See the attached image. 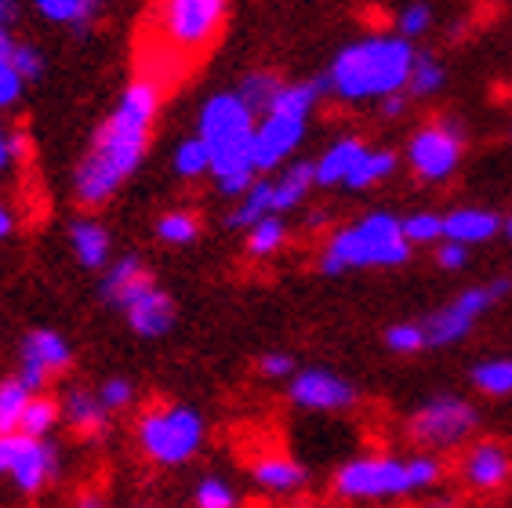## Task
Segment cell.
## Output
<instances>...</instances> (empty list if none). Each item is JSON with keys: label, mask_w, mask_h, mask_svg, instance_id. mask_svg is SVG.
<instances>
[{"label": "cell", "mask_w": 512, "mask_h": 508, "mask_svg": "<svg viewBox=\"0 0 512 508\" xmlns=\"http://www.w3.org/2000/svg\"><path fill=\"white\" fill-rule=\"evenodd\" d=\"M160 109V84L149 77H138L124 98L117 102L113 117L99 127L95 146L77 167V196L80 204H102L113 196V189L142 164L149 142V127Z\"/></svg>", "instance_id": "obj_1"}, {"label": "cell", "mask_w": 512, "mask_h": 508, "mask_svg": "<svg viewBox=\"0 0 512 508\" xmlns=\"http://www.w3.org/2000/svg\"><path fill=\"white\" fill-rule=\"evenodd\" d=\"M414 51L407 40L400 37H375L364 44L345 48L335 59L327 84L342 98H371V95H389L400 91L404 80L411 77Z\"/></svg>", "instance_id": "obj_2"}, {"label": "cell", "mask_w": 512, "mask_h": 508, "mask_svg": "<svg viewBox=\"0 0 512 508\" xmlns=\"http://www.w3.org/2000/svg\"><path fill=\"white\" fill-rule=\"evenodd\" d=\"M226 0H153L146 59H193L218 37Z\"/></svg>", "instance_id": "obj_3"}, {"label": "cell", "mask_w": 512, "mask_h": 508, "mask_svg": "<svg viewBox=\"0 0 512 508\" xmlns=\"http://www.w3.org/2000/svg\"><path fill=\"white\" fill-rule=\"evenodd\" d=\"M251 109L237 91L211 95L200 109V138L211 157V171L218 178L244 175L251 167V149H255V127H251Z\"/></svg>", "instance_id": "obj_4"}, {"label": "cell", "mask_w": 512, "mask_h": 508, "mask_svg": "<svg viewBox=\"0 0 512 508\" xmlns=\"http://www.w3.org/2000/svg\"><path fill=\"white\" fill-rule=\"evenodd\" d=\"M407 247L404 225L393 215H371L331 240L324 254V273H342L345 265H404Z\"/></svg>", "instance_id": "obj_5"}, {"label": "cell", "mask_w": 512, "mask_h": 508, "mask_svg": "<svg viewBox=\"0 0 512 508\" xmlns=\"http://www.w3.org/2000/svg\"><path fill=\"white\" fill-rule=\"evenodd\" d=\"M440 476L436 461H393V458H364L353 461L338 472V494L345 498H389V494H407V490L429 487Z\"/></svg>", "instance_id": "obj_6"}, {"label": "cell", "mask_w": 512, "mask_h": 508, "mask_svg": "<svg viewBox=\"0 0 512 508\" xmlns=\"http://www.w3.org/2000/svg\"><path fill=\"white\" fill-rule=\"evenodd\" d=\"M200 436H204V421L186 407H164L142 418L138 425V443L153 461L178 465L197 454Z\"/></svg>", "instance_id": "obj_7"}, {"label": "cell", "mask_w": 512, "mask_h": 508, "mask_svg": "<svg viewBox=\"0 0 512 508\" xmlns=\"http://www.w3.org/2000/svg\"><path fill=\"white\" fill-rule=\"evenodd\" d=\"M476 429V411L469 403L451 400V396H440L429 407L414 414L411 421V436L425 447H454L458 440H465L469 432Z\"/></svg>", "instance_id": "obj_8"}, {"label": "cell", "mask_w": 512, "mask_h": 508, "mask_svg": "<svg viewBox=\"0 0 512 508\" xmlns=\"http://www.w3.org/2000/svg\"><path fill=\"white\" fill-rule=\"evenodd\" d=\"M458 153H462V131H458L454 120H444V124L418 131L411 138V149H407L411 167L422 178H429V182L451 175L454 164H458Z\"/></svg>", "instance_id": "obj_9"}, {"label": "cell", "mask_w": 512, "mask_h": 508, "mask_svg": "<svg viewBox=\"0 0 512 508\" xmlns=\"http://www.w3.org/2000/svg\"><path fill=\"white\" fill-rule=\"evenodd\" d=\"M0 447H4V461H8V472L15 476L26 494L40 490L55 476V454H51L40 436H26V432H8L0 436Z\"/></svg>", "instance_id": "obj_10"}, {"label": "cell", "mask_w": 512, "mask_h": 508, "mask_svg": "<svg viewBox=\"0 0 512 508\" xmlns=\"http://www.w3.org/2000/svg\"><path fill=\"white\" fill-rule=\"evenodd\" d=\"M302 131H306V120L302 117H287V113H269V120L258 127L255 149H251V167L255 171H273L280 160L298 149L302 142Z\"/></svg>", "instance_id": "obj_11"}, {"label": "cell", "mask_w": 512, "mask_h": 508, "mask_svg": "<svg viewBox=\"0 0 512 508\" xmlns=\"http://www.w3.org/2000/svg\"><path fill=\"white\" fill-rule=\"evenodd\" d=\"M291 400L302 403V407H313V411H342L356 400V392L349 381L335 378V374L306 371L291 381Z\"/></svg>", "instance_id": "obj_12"}, {"label": "cell", "mask_w": 512, "mask_h": 508, "mask_svg": "<svg viewBox=\"0 0 512 508\" xmlns=\"http://www.w3.org/2000/svg\"><path fill=\"white\" fill-rule=\"evenodd\" d=\"M494 294L491 291H465L462 298L454 305H447L444 313H436L433 320H429V327H425V342H433V345H451L458 342L469 327H473L476 316L491 305Z\"/></svg>", "instance_id": "obj_13"}, {"label": "cell", "mask_w": 512, "mask_h": 508, "mask_svg": "<svg viewBox=\"0 0 512 508\" xmlns=\"http://www.w3.org/2000/svg\"><path fill=\"white\" fill-rule=\"evenodd\" d=\"M128 316H131V327H135L142 338H160L164 331H171V323H175V305L164 291L157 287H149L142 298L128 305Z\"/></svg>", "instance_id": "obj_14"}, {"label": "cell", "mask_w": 512, "mask_h": 508, "mask_svg": "<svg viewBox=\"0 0 512 508\" xmlns=\"http://www.w3.org/2000/svg\"><path fill=\"white\" fill-rule=\"evenodd\" d=\"M465 479L480 490H498L509 479V458H505L502 447H494V443H483L469 454L465 461Z\"/></svg>", "instance_id": "obj_15"}, {"label": "cell", "mask_w": 512, "mask_h": 508, "mask_svg": "<svg viewBox=\"0 0 512 508\" xmlns=\"http://www.w3.org/2000/svg\"><path fill=\"white\" fill-rule=\"evenodd\" d=\"M149 287H153V280H149V273L135 262V258H124V262L113 265V273L106 276V298L109 302L124 305V309H128L135 298H142Z\"/></svg>", "instance_id": "obj_16"}, {"label": "cell", "mask_w": 512, "mask_h": 508, "mask_svg": "<svg viewBox=\"0 0 512 508\" xmlns=\"http://www.w3.org/2000/svg\"><path fill=\"white\" fill-rule=\"evenodd\" d=\"M22 363H37L44 371H62L69 363V345L55 331H33L22 342Z\"/></svg>", "instance_id": "obj_17"}, {"label": "cell", "mask_w": 512, "mask_h": 508, "mask_svg": "<svg viewBox=\"0 0 512 508\" xmlns=\"http://www.w3.org/2000/svg\"><path fill=\"white\" fill-rule=\"evenodd\" d=\"M66 414H69V425H73L80 436H99V432L106 429V403L88 396V392H69Z\"/></svg>", "instance_id": "obj_18"}, {"label": "cell", "mask_w": 512, "mask_h": 508, "mask_svg": "<svg viewBox=\"0 0 512 508\" xmlns=\"http://www.w3.org/2000/svg\"><path fill=\"white\" fill-rule=\"evenodd\" d=\"M360 157H364V146H360L356 138H349V142H338V146L327 149L324 160L316 164V182H320V186H335V182H345V175L353 171V164Z\"/></svg>", "instance_id": "obj_19"}, {"label": "cell", "mask_w": 512, "mask_h": 508, "mask_svg": "<svg viewBox=\"0 0 512 508\" xmlns=\"http://www.w3.org/2000/svg\"><path fill=\"white\" fill-rule=\"evenodd\" d=\"M498 229V218L487 215V211H454L444 222V233L458 244H476V240H487Z\"/></svg>", "instance_id": "obj_20"}, {"label": "cell", "mask_w": 512, "mask_h": 508, "mask_svg": "<svg viewBox=\"0 0 512 508\" xmlns=\"http://www.w3.org/2000/svg\"><path fill=\"white\" fill-rule=\"evenodd\" d=\"M251 472H255L258 483L269 490H298L306 483V469L287 458H258Z\"/></svg>", "instance_id": "obj_21"}, {"label": "cell", "mask_w": 512, "mask_h": 508, "mask_svg": "<svg viewBox=\"0 0 512 508\" xmlns=\"http://www.w3.org/2000/svg\"><path fill=\"white\" fill-rule=\"evenodd\" d=\"M324 88H331L327 80H316V84H295V88H280L273 98L269 113H287V117H302L316 106V98L324 95Z\"/></svg>", "instance_id": "obj_22"}, {"label": "cell", "mask_w": 512, "mask_h": 508, "mask_svg": "<svg viewBox=\"0 0 512 508\" xmlns=\"http://www.w3.org/2000/svg\"><path fill=\"white\" fill-rule=\"evenodd\" d=\"M393 171H396V157H393V153H385V149L371 153V149H364V157L356 160L353 171L345 175V186L364 189V186H371V182H382V178H389Z\"/></svg>", "instance_id": "obj_23"}, {"label": "cell", "mask_w": 512, "mask_h": 508, "mask_svg": "<svg viewBox=\"0 0 512 508\" xmlns=\"http://www.w3.org/2000/svg\"><path fill=\"white\" fill-rule=\"evenodd\" d=\"M73 247H77V258L88 269H95V265L106 262V254H109V236L102 225L95 222H77L73 225Z\"/></svg>", "instance_id": "obj_24"}, {"label": "cell", "mask_w": 512, "mask_h": 508, "mask_svg": "<svg viewBox=\"0 0 512 508\" xmlns=\"http://www.w3.org/2000/svg\"><path fill=\"white\" fill-rule=\"evenodd\" d=\"M316 182V164H295L284 175L280 186H273V211H284V207H295L302 196L309 193V186Z\"/></svg>", "instance_id": "obj_25"}, {"label": "cell", "mask_w": 512, "mask_h": 508, "mask_svg": "<svg viewBox=\"0 0 512 508\" xmlns=\"http://www.w3.org/2000/svg\"><path fill=\"white\" fill-rule=\"evenodd\" d=\"M26 403H30V389H26L22 381H4V385H0V436L19 432Z\"/></svg>", "instance_id": "obj_26"}, {"label": "cell", "mask_w": 512, "mask_h": 508, "mask_svg": "<svg viewBox=\"0 0 512 508\" xmlns=\"http://www.w3.org/2000/svg\"><path fill=\"white\" fill-rule=\"evenodd\" d=\"M280 88H284V84H280V80H276L273 73H251V77H247L244 84H240L237 95L244 98L251 113H258V109H269V106H273V98H276V91H280Z\"/></svg>", "instance_id": "obj_27"}, {"label": "cell", "mask_w": 512, "mask_h": 508, "mask_svg": "<svg viewBox=\"0 0 512 508\" xmlns=\"http://www.w3.org/2000/svg\"><path fill=\"white\" fill-rule=\"evenodd\" d=\"M266 211H273V186H269V182H258V186L247 193L244 207H240L237 215H229L226 225L229 229H244V225H255Z\"/></svg>", "instance_id": "obj_28"}, {"label": "cell", "mask_w": 512, "mask_h": 508, "mask_svg": "<svg viewBox=\"0 0 512 508\" xmlns=\"http://www.w3.org/2000/svg\"><path fill=\"white\" fill-rule=\"evenodd\" d=\"M11 55H15V44L8 37H0V109L11 106L22 91V73L15 69Z\"/></svg>", "instance_id": "obj_29"}, {"label": "cell", "mask_w": 512, "mask_h": 508, "mask_svg": "<svg viewBox=\"0 0 512 508\" xmlns=\"http://www.w3.org/2000/svg\"><path fill=\"white\" fill-rule=\"evenodd\" d=\"M37 8L44 19L73 22L80 33H84V26H88V19H91V11L84 8V0H37Z\"/></svg>", "instance_id": "obj_30"}, {"label": "cell", "mask_w": 512, "mask_h": 508, "mask_svg": "<svg viewBox=\"0 0 512 508\" xmlns=\"http://www.w3.org/2000/svg\"><path fill=\"white\" fill-rule=\"evenodd\" d=\"M473 381L491 396H505V392H512V360L483 363V367H476Z\"/></svg>", "instance_id": "obj_31"}, {"label": "cell", "mask_w": 512, "mask_h": 508, "mask_svg": "<svg viewBox=\"0 0 512 508\" xmlns=\"http://www.w3.org/2000/svg\"><path fill=\"white\" fill-rule=\"evenodd\" d=\"M55 418H59V407L51 400H30L26 411H22L19 429L26 432V436H44V432L55 425Z\"/></svg>", "instance_id": "obj_32"}, {"label": "cell", "mask_w": 512, "mask_h": 508, "mask_svg": "<svg viewBox=\"0 0 512 508\" xmlns=\"http://www.w3.org/2000/svg\"><path fill=\"white\" fill-rule=\"evenodd\" d=\"M284 244V225L276 222V218H258L255 225H251V254H255V258H262V254H273L276 247Z\"/></svg>", "instance_id": "obj_33"}, {"label": "cell", "mask_w": 512, "mask_h": 508, "mask_svg": "<svg viewBox=\"0 0 512 508\" xmlns=\"http://www.w3.org/2000/svg\"><path fill=\"white\" fill-rule=\"evenodd\" d=\"M175 167H178V175H186V178L207 171V167H211V157H207L204 138H189V142H182V146H178Z\"/></svg>", "instance_id": "obj_34"}, {"label": "cell", "mask_w": 512, "mask_h": 508, "mask_svg": "<svg viewBox=\"0 0 512 508\" xmlns=\"http://www.w3.org/2000/svg\"><path fill=\"white\" fill-rule=\"evenodd\" d=\"M197 218L193 215H186V211H175V215H168V218H160V225H157V233L168 240V244H189L193 236H197Z\"/></svg>", "instance_id": "obj_35"}, {"label": "cell", "mask_w": 512, "mask_h": 508, "mask_svg": "<svg viewBox=\"0 0 512 508\" xmlns=\"http://www.w3.org/2000/svg\"><path fill=\"white\" fill-rule=\"evenodd\" d=\"M407 80H411V88L418 91V95H429V91H436L440 84H444V73H440V66H436L429 55H422V59L414 55L411 77H407Z\"/></svg>", "instance_id": "obj_36"}, {"label": "cell", "mask_w": 512, "mask_h": 508, "mask_svg": "<svg viewBox=\"0 0 512 508\" xmlns=\"http://www.w3.org/2000/svg\"><path fill=\"white\" fill-rule=\"evenodd\" d=\"M440 233H444V222H440L436 215H414L404 222V236L414 240V244H429V240Z\"/></svg>", "instance_id": "obj_37"}, {"label": "cell", "mask_w": 512, "mask_h": 508, "mask_svg": "<svg viewBox=\"0 0 512 508\" xmlns=\"http://www.w3.org/2000/svg\"><path fill=\"white\" fill-rule=\"evenodd\" d=\"M385 342L396 352H418L425 345V331L414 327V323H400V327H393V331L385 334Z\"/></svg>", "instance_id": "obj_38"}, {"label": "cell", "mask_w": 512, "mask_h": 508, "mask_svg": "<svg viewBox=\"0 0 512 508\" xmlns=\"http://www.w3.org/2000/svg\"><path fill=\"white\" fill-rule=\"evenodd\" d=\"M233 490L226 487V483H218V479H204L197 487V505L200 508H229L233 505Z\"/></svg>", "instance_id": "obj_39"}, {"label": "cell", "mask_w": 512, "mask_h": 508, "mask_svg": "<svg viewBox=\"0 0 512 508\" xmlns=\"http://www.w3.org/2000/svg\"><path fill=\"white\" fill-rule=\"evenodd\" d=\"M11 62H15V69L22 73V80H37L40 73H44V59H40L37 48H19V44H15Z\"/></svg>", "instance_id": "obj_40"}, {"label": "cell", "mask_w": 512, "mask_h": 508, "mask_svg": "<svg viewBox=\"0 0 512 508\" xmlns=\"http://www.w3.org/2000/svg\"><path fill=\"white\" fill-rule=\"evenodd\" d=\"M131 396H135V392H131L128 381L117 378V381H106V385H102V403H106V407H128Z\"/></svg>", "instance_id": "obj_41"}, {"label": "cell", "mask_w": 512, "mask_h": 508, "mask_svg": "<svg viewBox=\"0 0 512 508\" xmlns=\"http://www.w3.org/2000/svg\"><path fill=\"white\" fill-rule=\"evenodd\" d=\"M425 26H429V8L425 4H411V8L400 15V30L411 37V33H422Z\"/></svg>", "instance_id": "obj_42"}, {"label": "cell", "mask_w": 512, "mask_h": 508, "mask_svg": "<svg viewBox=\"0 0 512 508\" xmlns=\"http://www.w3.org/2000/svg\"><path fill=\"white\" fill-rule=\"evenodd\" d=\"M440 265H447V269H458V265H465V244H458V240H451V244L440 247Z\"/></svg>", "instance_id": "obj_43"}, {"label": "cell", "mask_w": 512, "mask_h": 508, "mask_svg": "<svg viewBox=\"0 0 512 508\" xmlns=\"http://www.w3.org/2000/svg\"><path fill=\"white\" fill-rule=\"evenodd\" d=\"M291 356H266L262 360V374H269V378H284V374H291Z\"/></svg>", "instance_id": "obj_44"}, {"label": "cell", "mask_w": 512, "mask_h": 508, "mask_svg": "<svg viewBox=\"0 0 512 508\" xmlns=\"http://www.w3.org/2000/svg\"><path fill=\"white\" fill-rule=\"evenodd\" d=\"M247 186H251V171H244V175H226V178H218V189H222L226 196L244 193Z\"/></svg>", "instance_id": "obj_45"}, {"label": "cell", "mask_w": 512, "mask_h": 508, "mask_svg": "<svg viewBox=\"0 0 512 508\" xmlns=\"http://www.w3.org/2000/svg\"><path fill=\"white\" fill-rule=\"evenodd\" d=\"M382 113L385 117H400V113H404V95H396V91L382 95Z\"/></svg>", "instance_id": "obj_46"}, {"label": "cell", "mask_w": 512, "mask_h": 508, "mask_svg": "<svg viewBox=\"0 0 512 508\" xmlns=\"http://www.w3.org/2000/svg\"><path fill=\"white\" fill-rule=\"evenodd\" d=\"M8 149H11V157H26V135H11Z\"/></svg>", "instance_id": "obj_47"}, {"label": "cell", "mask_w": 512, "mask_h": 508, "mask_svg": "<svg viewBox=\"0 0 512 508\" xmlns=\"http://www.w3.org/2000/svg\"><path fill=\"white\" fill-rule=\"evenodd\" d=\"M8 160H11V149H8V135L0 131V171L8 167Z\"/></svg>", "instance_id": "obj_48"}, {"label": "cell", "mask_w": 512, "mask_h": 508, "mask_svg": "<svg viewBox=\"0 0 512 508\" xmlns=\"http://www.w3.org/2000/svg\"><path fill=\"white\" fill-rule=\"evenodd\" d=\"M0 19H15V0H0Z\"/></svg>", "instance_id": "obj_49"}, {"label": "cell", "mask_w": 512, "mask_h": 508, "mask_svg": "<svg viewBox=\"0 0 512 508\" xmlns=\"http://www.w3.org/2000/svg\"><path fill=\"white\" fill-rule=\"evenodd\" d=\"M11 233V215H8V207H0V236H8Z\"/></svg>", "instance_id": "obj_50"}, {"label": "cell", "mask_w": 512, "mask_h": 508, "mask_svg": "<svg viewBox=\"0 0 512 508\" xmlns=\"http://www.w3.org/2000/svg\"><path fill=\"white\" fill-rule=\"evenodd\" d=\"M491 294H494V298H502V294H509V280H494V284H491Z\"/></svg>", "instance_id": "obj_51"}, {"label": "cell", "mask_w": 512, "mask_h": 508, "mask_svg": "<svg viewBox=\"0 0 512 508\" xmlns=\"http://www.w3.org/2000/svg\"><path fill=\"white\" fill-rule=\"evenodd\" d=\"M99 4H102V0H84V8H88V11H99Z\"/></svg>", "instance_id": "obj_52"}, {"label": "cell", "mask_w": 512, "mask_h": 508, "mask_svg": "<svg viewBox=\"0 0 512 508\" xmlns=\"http://www.w3.org/2000/svg\"><path fill=\"white\" fill-rule=\"evenodd\" d=\"M0 472H8V461H4V447H0Z\"/></svg>", "instance_id": "obj_53"}, {"label": "cell", "mask_w": 512, "mask_h": 508, "mask_svg": "<svg viewBox=\"0 0 512 508\" xmlns=\"http://www.w3.org/2000/svg\"><path fill=\"white\" fill-rule=\"evenodd\" d=\"M505 229H509V236H512V218H509V222H505Z\"/></svg>", "instance_id": "obj_54"}, {"label": "cell", "mask_w": 512, "mask_h": 508, "mask_svg": "<svg viewBox=\"0 0 512 508\" xmlns=\"http://www.w3.org/2000/svg\"><path fill=\"white\" fill-rule=\"evenodd\" d=\"M0 37H4V19H0Z\"/></svg>", "instance_id": "obj_55"}]
</instances>
